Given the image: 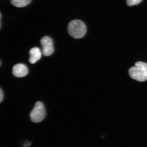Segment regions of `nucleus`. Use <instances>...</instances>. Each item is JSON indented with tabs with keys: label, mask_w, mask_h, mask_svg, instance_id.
<instances>
[{
	"label": "nucleus",
	"mask_w": 147,
	"mask_h": 147,
	"mask_svg": "<svg viewBox=\"0 0 147 147\" xmlns=\"http://www.w3.org/2000/svg\"><path fill=\"white\" fill-rule=\"evenodd\" d=\"M135 66L129 70L130 78L140 82L146 81L147 80V63L138 62Z\"/></svg>",
	"instance_id": "1"
},
{
	"label": "nucleus",
	"mask_w": 147,
	"mask_h": 147,
	"mask_svg": "<svg viewBox=\"0 0 147 147\" xmlns=\"http://www.w3.org/2000/svg\"><path fill=\"white\" fill-rule=\"evenodd\" d=\"M67 29L70 35L76 39L82 38L87 31L86 26L83 22L77 20L70 22Z\"/></svg>",
	"instance_id": "2"
},
{
	"label": "nucleus",
	"mask_w": 147,
	"mask_h": 147,
	"mask_svg": "<svg viewBox=\"0 0 147 147\" xmlns=\"http://www.w3.org/2000/svg\"><path fill=\"white\" fill-rule=\"evenodd\" d=\"M45 107L43 103L40 101L36 102L30 113L31 120L34 123H39L45 118Z\"/></svg>",
	"instance_id": "3"
},
{
	"label": "nucleus",
	"mask_w": 147,
	"mask_h": 147,
	"mask_svg": "<svg viewBox=\"0 0 147 147\" xmlns=\"http://www.w3.org/2000/svg\"><path fill=\"white\" fill-rule=\"evenodd\" d=\"M41 43L42 48V53L46 56H51L54 51L53 40L48 36L42 38Z\"/></svg>",
	"instance_id": "4"
},
{
	"label": "nucleus",
	"mask_w": 147,
	"mask_h": 147,
	"mask_svg": "<svg viewBox=\"0 0 147 147\" xmlns=\"http://www.w3.org/2000/svg\"><path fill=\"white\" fill-rule=\"evenodd\" d=\"M28 72V69L27 66L23 64H16L13 67V74L17 78H23L26 76Z\"/></svg>",
	"instance_id": "5"
},
{
	"label": "nucleus",
	"mask_w": 147,
	"mask_h": 147,
	"mask_svg": "<svg viewBox=\"0 0 147 147\" xmlns=\"http://www.w3.org/2000/svg\"><path fill=\"white\" fill-rule=\"evenodd\" d=\"M30 58L29 61L31 64H34L39 60L41 57V52L39 48L35 47L31 49L29 51Z\"/></svg>",
	"instance_id": "6"
},
{
	"label": "nucleus",
	"mask_w": 147,
	"mask_h": 147,
	"mask_svg": "<svg viewBox=\"0 0 147 147\" xmlns=\"http://www.w3.org/2000/svg\"><path fill=\"white\" fill-rule=\"evenodd\" d=\"M32 1V0H11V3L15 7L21 8L27 6Z\"/></svg>",
	"instance_id": "7"
},
{
	"label": "nucleus",
	"mask_w": 147,
	"mask_h": 147,
	"mask_svg": "<svg viewBox=\"0 0 147 147\" xmlns=\"http://www.w3.org/2000/svg\"><path fill=\"white\" fill-rule=\"evenodd\" d=\"M142 0H127V4L129 6L137 5L140 3Z\"/></svg>",
	"instance_id": "8"
},
{
	"label": "nucleus",
	"mask_w": 147,
	"mask_h": 147,
	"mask_svg": "<svg viewBox=\"0 0 147 147\" xmlns=\"http://www.w3.org/2000/svg\"><path fill=\"white\" fill-rule=\"evenodd\" d=\"M3 92L2 90V89L1 88V90H0V102H1L2 101L3 99Z\"/></svg>",
	"instance_id": "9"
}]
</instances>
